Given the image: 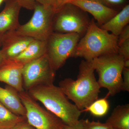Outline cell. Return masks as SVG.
I'll list each match as a JSON object with an SVG mask.
<instances>
[{"label":"cell","mask_w":129,"mask_h":129,"mask_svg":"<svg viewBox=\"0 0 129 129\" xmlns=\"http://www.w3.org/2000/svg\"><path fill=\"white\" fill-rule=\"evenodd\" d=\"M94 71L90 62L83 60L76 80L67 78L59 83L63 92L81 111L98 99L101 91Z\"/></svg>","instance_id":"obj_1"},{"label":"cell","mask_w":129,"mask_h":129,"mask_svg":"<svg viewBox=\"0 0 129 129\" xmlns=\"http://www.w3.org/2000/svg\"><path fill=\"white\" fill-rule=\"evenodd\" d=\"M27 91L33 99L41 102L64 125H74L79 120L82 112L70 102L59 86L53 84L37 86Z\"/></svg>","instance_id":"obj_2"},{"label":"cell","mask_w":129,"mask_h":129,"mask_svg":"<svg viewBox=\"0 0 129 129\" xmlns=\"http://www.w3.org/2000/svg\"><path fill=\"white\" fill-rule=\"evenodd\" d=\"M118 36L98 26L92 19L77 45L74 57L83 58L90 61L101 56L118 53Z\"/></svg>","instance_id":"obj_3"},{"label":"cell","mask_w":129,"mask_h":129,"mask_svg":"<svg viewBox=\"0 0 129 129\" xmlns=\"http://www.w3.org/2000/svg\"><path fill=\"white\" fill-rule=\"evenodd\" d=\"M124 61L121 55L116 53L101 56L90 61L98 73L99 86L107 89L109 96H113L122 91Z\"/></svg>","instance_id":"obj_4"},{"label":"cell","mask_w":129,"mask_h":129,"mask_svg":"<svg viewBox=\"0 0 129 129\" xmlns=\"http://www.w3.org/2000/svg\"><path fill=\"white\" fill-rule=\"evenodd\" d=\"M86 13L71 3L64 5L55 11L52 24L53 32L74 33L83 37L90 21Z\"/></svg>","instance_id":"obj_5"},{"label":"cell","mask_w":129,"mask_h":129,"mask_svg":"<svg viewBox=\"0 0 129 129\" xmlns=\"http://www.w3.org/2000/svg\"><path fill=\"white\" fill-rule=\"evenodd\" d=\"M81 37L74 33L53 32L46 41L47 53L53 68L56 71L64 65L67 59L74 57Z\"/></svg>","instance_id":"obj_6"},{"label":"cell","mask_w":129,"mask_h":129,"mask_svg":"<svg viewBox=\"0 0 129 129\" xmlns=\"http://www.w3.org/2000/svg\"><path fill=\"white\" fill-rule=\"evenodd\" d=\"M32 17L26 23L19 26L16 30L34 39L46 41L53 32L54 8L36 3Z\"/></svg>","instance_id":"obj_7"},{"label":"cell","mask_w":129,"mask_h":129,"mask_svg":"<svg viewBox=\"0 0 129 129\" xmlns=\"http://www.w3.org/2000/svg\"><path fill=\"white\" fill-rule=\"evenodd\" d=\"M26 109V117L29 124L36 129H64V124L59 118L42 107L28 91L18 92Z\"/></svg>","instance_id":"obj_8"},{"label":"cell","mask_w":129,"mask_h":129,"mask_svg":"<svg viewBox=\"0 0 129 129\" xmlns=\"http://www.w3.org/2000/svg\"><path fill=\"white\" fill-rule=\"evenodd\" d=\"M55 72L47 54L24 65L23 81L24 89L37 86L53 84Z\"/></svg>","instance_id":"obj_9"},{"label":"cell","mask_w":129,"mask_h":129,"mask_svg":"<svg viewBox=\"0 0 129 129\" xmlns=\"http://www.w3.org/2000/svg\"><path fill=\"white\" fill-rule=\"evenodd\" d=\"M34 40L19 33L16 30L4 34L1 50L6 60H13L26 48Z\"/></svg>","instance_id":"obj_10"},{"label":"cell","mask_w":129,"mask_h":129,"mask_svg":"<svg viewBox=\"0 0 129 129\" xmlns=\"http://www.w3.org/2000/svg\"><path fill=\"white\" fill-rule=\"evenodd\" d=\"M69 3L91 14L100 26L106 23L118 12L98 0H73Z\"/></svg>","instance_id":"obj_11"},{"label":"cell","mask_w":129,"mask_h":129,"mask_svg":"<svg viewBox=\"0 0 129 129\" xmlns=\"http://www.w3.org/2000/svg\"><path fill=\"white\" fill-rule=\"evenodd\" d=\"M24 65L14 60H6L0 67V81L11 86L18 92L24 91L23 81Z\"/></svg>","instance_id":"obj_12"},{"label":"cell","mask_w":129,"mask_h":129,"mask_svg":"<svg viewBox=\"0 0 129 129\" xmlns=\"http://www.w3.org/2000/svg\"><path fill=\"white\" fill-rule=\"evenodd\" d=\"M4 9L0 12V33L16 30L20 25L19 13L22 8L15 0H6Z\"/></svg>","instance_id":"obj_13"},{"label":"cell","mask_w":129,"mask_h":129,"mask_svg":"<svg viewBox=\"0 0 129 129\" xmlns=\"http://www.w3.org/2000/svg\"><path fill=\"white\" fill-rule=\"evenodd\" d=\"M0 103L14 114L26 116L25 107L14 88L8 85L5 88L0 87Z\"/></svg>","instance_id":"obj_14"},{"label":"cell","mask_w":129,"mask_h":129,"mask_svg":"<svg viewBox=\"0 0 129 129\" xmlns=\"http://www.w3.org/2000/svg\"><path fill=\"white\" fill-rule=\"evenodd\" d=\"M46 41L34 39L25 50L13 60L24 64L46 54Z\"/></svg>","instance_id":"obj_15"},{"label":"cell","mask_w":129,"mask_h":129,"mask_svg":"<svg viewBox=\"0 0 129 129\" xmlns=\"http://www.w3.org/2000/svg\"><path fill=\"white\" fill-rule=\"evenodd\" d=\"M129 22V5H125L120 11L113 17L109 21L100 26L103 29L118 36Z\"/></svg>","instance_id":"obj_16"},{"label":"cell","mask_w":129,"mask_h":129,"mask_svg":"<svg viewBox=\"0 0 129 129\" xmlns=\"http://www.w3.org/2000/svg\"><path fill=\"white\" fill-rule=\"evenodd\" d=\"M106 123L114 128L129 129V104L116 107Z\"/></svg>","instance_id":"obj_17"},{"label":"cell","mask_w":129,"mask_h":129,"mask_svg":"<svg viewBox=\"0 0 129 129\" xmlns=\"http://www.w3.org/2000/svg\"><path fill=\"white\" fill-rule=\"evenodd\" d=\"M26 119V116L14 114L0 103V129H11Z\"/></svg>","instance_id":"obj_18"},{"label":"cell","mask_w":129,"mask_h":129,"mask_svg":"<svg viewBox=\"0 0 129 129\" xmlns=\"http://www.w3.org/2000/svg\"><path fill=\"white\" fill-rule=\"evenodd\" d=\"M109 96L107 94L103 98L98 99L81 112H89L96 117H102L106 115L109 109V103L107 100Z\"/></svg>","instance_id":"obj_19"},{"label":"cell","mask_w":129,"mask_h":129,"mask_svg":"<svg viewBox=\"0 0 129 129\" xmlns=\"http://www.w3.org/2000/svg\"><path fill=\"white\" fill-rule=\"evenodd\" d=\"M83 129H112L106 123H101L98 121H90L88 119L79 120Z\"/></svg>","instance_id":"obj_20"},{"label":"cell","mask_w":129,"mask_h":129,"mask_svg":"<svg viewBox=\"0 0 129 129\" xmlns=\"http://www.w3.org/2000/svg\"><path fill=\"white\" fill-rule=\"evenodd\" d=\"M118 53L123 57L124 60H129V40L118 46Z\"/></svg>","instance_id":"obj_21"},{"label":"cell","mask_w":129,"mask_h":129,"mask_svg":"<svg viewBox=\"0 0 129 129\" xmlns=\"http://www.w3.org/2000/svg\"><path fill=\"white\" fill-rule=\"evenodd\" d=\"M123 75L122 90L129 92V68H124L122 71Z\"/></svg>","instance_id":"obj_22"},{"label":"cell","mask_w":129,"mask_h":129,"mask_svg":"<svg viewBox=\"0 0 129 129\" xmlns=\"http://www.w3.org/2000/svg\"><path fill=\"white\" fill-rule=\"evenodd\" d=\"M20 5L21 8H23L29 10H34L36 4L35 0H15Z\"/></svg>","instance_id":"obj_23"},{"label":"cell","mask_w":129,"mask_h":129,"mask_svg":"<svg viewBox=\"0 0 129 129\" xmlns=\"http://www.w3.org/2000/svg\"><path fill=\"white\" fill-rule=\"evenodd\" d=\"M104 5L113 9V7L124 5L126 0H98Z\"/></svg>","instance_id":"obj_24"},{"label":"cell","mask_w":129,"mask_h":129,"mask_svg":"<svg viewBox=\"0 0 129 129\" xmlns=\"http://www.w3.org/2000/svg\"><path fill=\"white\" fill-rule=\"evenodd\" d=\"M129 40V26L127 25L122 30L121 33L118 36V46L123 42Z\"/></svg>","instance_id":"obj_25"},{"label":"cell","mask_w":129,"mask_h":129,"mask_svg":"<svg viewBox=\"0 0 129 129\" xmlns=\"http://www.w3.org/2000/svg\"><path fill=\"white\" fill-rule=\"evenodd\" d=\"M11 129H36L29 124L27 119L16 124Z\"/></svg>","instance_id":"obj_26"},{"label":"cell","mask_w":129,"mask_h":129,"mask_svg":"<svg viewBox=\"0 0 129 129\" xmlns=\"http://www.w3.org/2000/svg\"><path fill=\"white\" fill-rule=\"evenodd\" d=\"M57 0H35L36 2L46 7H51L55 9Z\"/></svg>","instance_id":"obj_27"},{"label":"cell","mask_w":129,"mask_h":129,"mask_svg":"<svg viewBox=\"0 0 129 129\" xmlns=\"http://www.w3.org/2000/svg\"><path fill=\"white\" fill-rule=\"evenodd\" d=\"M73 1V0H57L55 8V11L62 7L64 5L70 3Z\"/></svg>","instance_id":"obj_28"},{"label":"cell","mask_w":129,"mask_h":129,"mask_svg":"<svg viewBox=\"0 0 129 129\" xmlns=\"http://www.w3.org/2000/svg\"><path fill=\"white\" fill-rule=\"evenodd\" d=\"M64 129H83V128L79 120L78 122H77L76 124L74 125L69 126V125L64 124Z\"/></svg>","instance_id":"obj_29"},{"label":"cell","mask_w":129,"mask_h":129,"mask_svg":"<svg viewBox=\"0 0 129 129\" xmlns=\"http://www.w3.org/2000/svg\"><path fill=\"white\" fill-rule=\"evenodd\" d=\"M6 59L0 50V67L6 61Z\"/></svg>","instance_id":"obj_30"},{"label":"cell","mask_w":129,"mask_h":129,"mask_svg":"<svg viewBox=\"0 0 129 129\" xmlns=\"http://www.w3.org/2000/svg\"><path fill=\"white\" fill-rule=\"evenodd\" d=\"M124 68H129V60H124Z\"/></svg>","instance_id":"obj_31"},{"label":"cell","mask_w":129,"mask_h":129,"mask_svg":"<svg viewBox=\"0 0 129 129\" xmlns=\"http://www.w3.org/2000/svg\"><path fill=\"white\" fill-rule=\"evenodd\" d=\"M4 34H2L0 33V47L2 46V39L3 36Z\"/></svg>","instance_id":"obj_32"},{"label":"cell","mask_w":129,"mask_h":129,"mask_svg":"<svg viewBox=\"0 0 129 129\" xmlns=\"http://www.w3.org/2000/svg\"><path fill=\"white\" fill-rule=\"evenodd\" d=\"M6 0H0V6L3 3L5 2Z\"/></svg>","instance_id":"obj_33"},{"label":"cell","mask_w":129,"mask_h":129,"mask_svg":"<svg viewBox=\"0 0 129 129\" xmlns=\"http://www.w3.org/2000/svg\"><path fill=\"white\" fill-rule=\"evenodd\" d=\"M112 129H116L114 128H113Z\"/></svg>","instance_id":"obj_34"},{"label":"cell","mask_w":129,"mask_h":129,"mask_svg":"<svg viewBox=\"0 0 129 129\" xmlns=\"http://www.w3.org/2000/svg\"></svg>","instance_id":"obj_35"}]
</instances>
